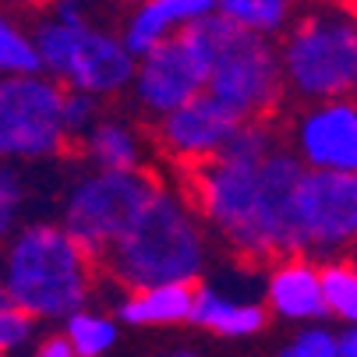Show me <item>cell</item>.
Instances as JSON below:
<instances>
[{
    "label": "cell",
    "instance_id": "1",
    "mask_svg": "<svg viewBox=\"0 0 357 357\" xmlns=\"http://www.w3.org/2000/svg\"><path fill=\"white\" fill-rule=\"evenodd\" d=\"M0 269L11 304L36 322H64L85 308L96 287V259L61 223L18 227L4 241Z\"/></svg>",
    "mask_w": 357,
    "mask_h": 357
},
{
    "label": "cell",
    "instance_id": "2",
    "mask_svg": "<svg viewBox=\"0 0 357 357\" xmlns=\"http://www.w3.org/2000/svg\"><path fill=\"white\" fill-rule=\"evenodd\" d=\"M177 36L206 68V92L244 121H269L283 96L280 50L269 36L248 32L220 11L184 25Z\"/></svg>",
    "mask_w": 357,
    "mask_h": 357
},
{
    "label": "cell",
    "instance_id": "3",
    "mask_svg": "<svg viewBox=\"0 0 357 357\" xmlns=\"http://www.w3.org/2000/svg\"><path fill=\"white\" fill-rule=\"evenodd\" d=\"M96 266L128 290L170 280H198L206 269V237L191 202L160 188Z\"/></svg>",
    "mask_w": 357,
    "mask_h": 357
},
{
    "label": "cell",
    "instance_id": "4",
    "mask_svg": "<svg viewBox=\"0 0 357 357\" xmlns=\"http://www.w3.org/2000/svg\"><path fill=\"white\" fill-rule=\"evenodd\" d=\"M276 145V131L269 121H244L237 135L216 152L213 160L184 167L191 209L202 213L209 227H216L244 259L255 262V188L266 152Z\"/></svg>",
    "mask_w": 357,
    "mask_h": 357
},
{
    "label": "cell",
    "instance_id": "5",
    "mask_svg": "<svg viewBox=\"0 0 357 357\" xmlns=\"http://www.w3.org/2000/svg\"><path fill=\"white\" fill-rule=\"evenodd\" d=\"M283 85L301 99H340L357 92V15L336 4L301 8L280 46Z\"/></svg>",
    "mask_w": 357,
    "mask_h": 357
},
{
    "label": "cell",
    "instance_id": "6",
    "mask_svg": "<svg viewBox=\"0 0 357 357\" xmlns=\"http://www.w3.org/2000/svg\"><path fill=\"white\" fill-rule=\"evenodd\" d=\"M32 39L39 50L43 71L61 85L85 89L99 99L121 96L138 68V57L124 46L117 29L103 25H71L54 15L36 18Z\"/></svg>",
    "mask_w": 357,
    "mask_h": 357
},
{
    "label": "cell",
    "instance_id": "7",
    "mask_svg": "<svg viewBox=\"0 0 357 357\" xmlns=\"http://www.w3.org/2000/svg\"><path fill=\"white\" fill-rule=\"evenodd\" d=\"M163 184L145 167L138 170H92L78 177L64 198L61 227L99 262L107 248L131 227Z\"/></svg>",
    "mask_w": 357,
    "mask_h": 357
},
{
    "label": "cell",
    "instance_id": "8",
    "mask_svg": "<svg viewBox=\"0 0 357 357\" xmlns=\"http://www.w3.org/2000/svg\"><path fill=\"white\" fill-rule=\"evenodd\" d=\"M64 85L46 71L0 78V160L43 163L71 149L61 121Z\"/></svg>",
    "mask_w": 357,
    "mask_h": 357
},
{
    "label": "cell",
    "instance_id": "9",
    "mask_svg": "<svg viewBox=\"0 0 357 357\" xmlns=\"http://www.w3.org/2000/svg\"><path fill=\"white\" fill-rule=\"evenodd\" d=\"M297 244L301 255L329 262L357 244V170L304 167L297 184Z\"/></svg>",
    "mask_w": 357,
    "mask_h": 357
},
{
    "label": "cell",
    "instance_id": "10",
    "mask_svg": "<svg viewBox=\"0 0 357 357\" xmlns=\"http://www.w3.org/2000/svg\"><path fill=\"white\" fill-rule=\"evenodd\" d=\"M304 163L280 142L266 152L255 188V262H276L301 251L297 244V184Z\"/></svg>",
    "mask_w": 357,
    "mask_h": 357
},
{
    "label": "cell",
    "instance_id": "11",
    "mask_svg": "<svg viewBox=\"0 0 357 357\" xmlns=\"http://www.w3.org/2000/svg\"><path fill=\"white\" fill-rule=\"evenodd\" d=\"M241 124L244 117H237L227 103L202 89L188 103L156 117V145L181 167H195L223 152V145L237 135Z\"/></svg>",
    "mask_w": 357,
    "mask_h": 357
},
{
    "label": "cell",
    "instance_id": "12",
    "mask_svg": "<svg viewBox=\"0 0 357 357\" xmlns=\"http://www.w3.org/2000/svg\"><path fill=\"white\" fill-rule=\"evenodd\" d=\"M202 89H206V68L195 61V54L184 46L181 36H170L160 46H152L149 54H142L131 78L135 103L152 121L188 103Z\"/></svg>",
    "mask_w": 357,
    "mask_h": 357
},
{
    "label": "cell",
    "instance_id": "13",
    "mask_svg": "<svg viewBox=\"0 0 357 357\" xmlns=\"http://www.w3.org/2000/svg\"><path fill=\"white\" fill-rule=\"evenodd\" d=\"M294 152L312 170H357V103L319 99L294 128Z\"/></svg>",
    "mask_w": 357,
    "mask_h": 357
},
{
    "label": "cell",
    "instance_id": "14",
    "mask_svg": "<svg viewBox=\"0 0 357 357\" xmlns=\"http://www.w3.org/2000/svg\"><path fill=\"white\" fill-rule=\"evenodd\" d=\"M269 304L280 319L290 322H319L329 315L326 290H322V262L308 255H283L269 273Z\"/></svg>",
    "mask_w": 357,
    "mask_h": 357
},
{
    "label": "cell",
    "instance_id": "15",
    "mask_svg": "<svg viewBox=\"0 0 357 357\" xmlns=\"http://www.w3.org/2000/svg\"><path fill=\"white\" fill-rule=\"evenodd\" d=\"M198 280H170V283H152L135 287L117 301V319L128 326H177L191 319Z\"/></svg>",
    "mask_w": 357,
    "mask_h": 357
},
{
    "label": "cell",
    "instance_id": "16",
    "mask_svg": "<svg viewBox=\"0 0 357 357\" xmlns=\"http://www.w3.org/2000/svg\"><path fill=\"white\" fill-rule=\"evenodd\" d=\"M188 322L209 329L216 336H251L266 326V308L262 304H248V301H227L223 294L209 287H195V304H191Z\"/></svg>",
    "mask_w": 357,
    "mask_h": 357
},
{
    "label": "cell",
    "instance_id": "17",
    "mask_svg": "<svg viewBox=\"0 0 357 357\" xmlns=\"http://www.w3.org/2000/svg\"><path fill=\"white\" fill-rule=\"evenodd\" d=\"M78 149L96 170H138L142 167V138L124 121H103L99 117L78 138Z\"/></svg>",
    "mask_w": 357,
    "mask_h": 357
},
{
    "label": "cell",
    "instance_id": "18",
    "mask_svg": "<svg viewBox=\"0 0 357 357\" xmlns=\"http://www.w3.org/2000/svg\"><path fill=\"white\" fill-rule=\"evenodd\" d=\"M216 11L248 32L276 39L297 18L301 0H216Z\"/></svg>",
    "mask_w": 357,
    "mask_h": 357
},
{
    "label": "cell",
    "instance_id": "19",
    "mask_svg": "<svg viewBox=\"0 0 357 357\" xmlns=\"http://www.w3.org/2000/svg\"><path fill=\"white\" fill-rule=\"evenodd\" d=\"M36 71H43V61H39L32 29L11 8H0V78L36 75Z\"/></svg>",
    "mask_w": 357,
    "mask_h": 357
},
{
    "label": "cell",
    "instance_id": "20",
    "mask_svg": "<svg viewBox=\"0 0 357 357\" xmlns=\"http://www.w3.org/2000/svg\"><path fill=\"white\" fill-rule=\"evenodd\" d=\"M322 290L329 315L343 319L347 326H357V262L350 255L322 262Z\"/></svg>",
    "mask_w": 357,
    "mask_h": 357
},
{
    "label": "cell",
    "instance_id": "21",
    "mask_svg": "<svg viewBox=\"0 0 357 357\" xmlns=\"http://www.w3.org/2000/svg\"><path fill=\"white\" fill-rule=\"evenodd\" d=\"M64 336L71 340L78 357H103L117 343V322L107 319V315L78 308L64 319Z\"/></svg>",
    "mask_w": 357,
    "mask_h": 357
},
{
    "label": "cell",
    "instance_id": "22",
    "mask_svg": "<svg viewBox=\"0 0 357 357\" xmlns=\"http://www.w3.org/2000/svg\"><path fill=\"white\" fill-rule=\"evenodd\" d=\"M25 198H29V184H25L22 163L0 160V248H4V241L22 227Z\"/></svg>",
    "mask_w": 357,
    "mask_h": 357
},
{
    "label": "cell",
    "instance_id": "23",
    "mask_svg": "<svg viewBox=\"0 0 357 357\" xmlns=\"http://www.w3.org/2000/svg\"><path fill=\"white\" fill-rule=\"evenodd\" d=\"M103 114V99L85 92V89H75V85H64V96H61V121H64V131L71 138V145L99 121Z\"/></svg>",
    "mask_w": 357,
    "mask_h": 357
},
{
    "label": "cell",
    "instance_id": "24",
    "mask_svg": "<svg viewBox=\"0 0 357 357\" xmlns=\"http://www.w3.org/2000/svg\"><path fill=\"white\" fill-rule=\"evenodd\" d=\"M32 333H36V319L29 312H22L18 304H4L0 308V354L4 357L22 350L32 340Z\"/></svg>",
    "mask_w": 357,
    "mask_h": 357
},
{
    "label": "cell",
    "instance_id": "25",
    "mask_svg": "<svg viewBox=\"0 0 357 357\" xmlns=\"http://www.w3.org/2000/svg\"><path fill=\"white\" fill-rule=\"evenodd\" d=\"M152 8L163 15V22H167L174 32H181L184 25L213 15V11H216V0H152Z\"/></svg>",
    "mask_w": 357,
    "mask_h": 357
},
{
    "label": "cell",
    "instance_id": "26",
    "mask_svg": "<svg viewBox=\"0 0 357 357\" xmlns=\"http://www.w3.org/2000/svg\"><path fill=\"white\" fill-rule=\"evenodd\" d=\"M294 350L301 357H340V336H333L326 329H304L297 336Z\"/></svg>",
    "mask_w": 357,
    "mask_h": 357
},
{
    "label": "cell",
    "instance_id": "27",
    "mask_svg": "<svg viewBox=\"0 0 357 357\" xmlns=\"http://www.w3.org/2000/svg\"><path fill=\"white\" fill-rule=\"evenodd\" d=\"M32 357H78V354H75V347H71V340L64 333H50V336H43L36 343Z\"/></svg>",
    "mask_w": 357,
    "mask_h": 357
},
{
    "label": "cell",
    "instance_id": "28",
    "mask_svg": "<svg viewBox=\"0 0 357 357\" xmlns=\"http://www.w3.org/2000/svg\"><path fill=\"white\" fill-rule=\"evenodd\" d=\"M340 354H343V357H357V326H350V329L340 336Z\"/></svg>",
    "mask_w": 357,
    "mask_h": 357
},
{
    "label": "cell",
    "instance_id": "29",
    "mask_svg": "<svg viewBox=\"0 0 357 357\" xmlns=\"http://www.w3.org/2000/svg\"><path fill=\"white\" fill-rule=\"evenodd\" d=\"M4 4H11V8H43L46 0H4Z\"/></svg>",
    "mask_w": 357,
    "mask_h": 357
},
{
    "label": "cell",
    "instance_id": "30",
    "mask_svg": "<svg viewBox=\"0 0 357 357\" xmlns=\"http://www.w3.org/2000/svg\"><path fill=\"white\" fill-rule=\"evenodd\" d=\"M4 304H11V297H8V287H4V269H0V308Z\"/></svg>",
    "mask_w": 357,
    "mask_h": 357
},
{
    "label": "cell",
    "instance_id": "31",
    "mask_svg": "<svg viewBox=\"0 0 357 357\" xmlns=\"http://www.w3.org/2000/svg\"><path fill=\"white\" fill-rule=\"evenodd\" d=\"M114 4H117V8L124 11V8H131V4H138V0H114Z\"/></svg>",
    "mask_w": 357,
    "mask_h": 357
},
{
    "label": "cell",
    "instance_id": "32",
    "mask_svg": "<svg viewBox=\"0 0 357 357\" xmlns=\"http://www.w3.org/2000/svg\"><path fill=\"white\" fill-rule=\"evenodd\" d=\"M280 357H301V354H297V350H294V343H290V347H287V350H283Z\"/></svg>",
    "mask_w": 357,
    "mask_h": 357
},
{
    "label": "cell",
    "instance_id": "33",
    "mask_svg": "<svg viewBox=\"0 0 357 357\" xmlns=\"http://www.w3.org/2000/svg\"><path fill=\"white\" fill-rule=\"evenodd\" d=\"M343 4H347V8H350V11L357 15V0H343Z\"/></svg>",
    "mask_w": 357,
    "mask_h": 357
},
{
    "label": "cell",
    "instance_id": "34",
    "mask_svg": "<svg viewBox=\"0 0 357 357\" xmlns=\"http://www.w3.org/2000/svg\"><path fill=\"white\" fill-rule=\"evenodd\" d=\"M170 357H198V354H170Z\"/></svg>",
    "mask_w": 357,
    "mask_h": 357
},
{
    "label": "cell",
    "instance_id": "35",
    "mask_svg": "<svg viewBox=\"0 0 357 357\" xmlns=\"http://www.w3.org/2000/svg\"><path fill=\"white\" fill-rule=\"evenodd\" d=\"M350 259H354V262H357V244H354V251H350Z\"/></svg>",
    "mask_w": 357,
    "mask_h": 357
},
{
    "label": "cell",
    "instance_id": "36",
    "mask_svg": "<svg viewBox=\"0 0 357 357\" xmlns=\"http://www.w3.org/2000/svg\"><path fill=\"white\" fill-rule=\"evenodd\" d=\"M0 357H4V354H0Z\"/></svg>",
    "mask_w": 357,
    "mask_h": 357
},
{
    "label": "cell",
    "instance_id": "37",
    "mask_svg": "<svg viewBox=\"0 0 357 357\" xmlns=\"http://www.w3.org/2000/svg\"><path fill=\"white\" fill-rule=\"evenodd\" d=\"M340 357H343V354H340Z\"/></svg>",
    "mask_w": 357,
    "mask_h": 357
}]
</instances>
